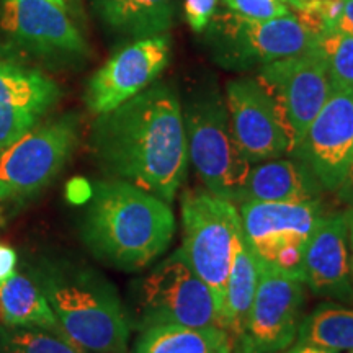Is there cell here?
Returning <instances> with one entry per match:
<instances>
[{"label": "cell", "mask_w": 353, "mask_h": 353, "mask_svg": "<svg viewBox=\"0 0 353 353\" xmlns=\"http://www.w3.org/2000/svg\"><path fill=\"white\" fill-rule=\"evenodd\" d=\"M182 113L188 161L208 192L234 203L254 164L232 138L226 100L213 83L196 92Z\"/></svg>", "instance_id": "4"}, {"label": "cell", "mask_w": 353, "mask_h": 353, "mask_svg": "<svg viewBox=\"0 0 353 353\" xmlns=\"http://www.w3.org/2000/svg\"><path fill=\"white\" fill-rule=\"evenodd\" d=\"M94 156L112 179L175 200L188 169L182 103L169 83H152L112 112L92 131Z\"/></svg>", "instance_id": "1"}, {"label": "cell", "mask_w": 353, "mask_h": 353, "mask_svg": "<svg viewBox=\"0 0 353 353\" xmlns=\"http://www.w3.org/2000/svg\"><path fill=\"white\" fill-rule=\"evenodd\" d=\"M0 317L6 325L46 329L63 335L41 288L19 273L0 283Z\"/></svg>", "instance_id": "21"}, {"label": "cell", "mask_w": 353, "mask_h": 353, "mask_svg": "<svg viewBox=\"0 0 353 353\" xmlns=\"http://www.w3.org/2000/svg\"><path fill=\"white\" fill-rule=\"evenodd\" d=\"M286 353H335V352L325 350V348L317 347V345H311V343H303V342H298L296 345L291 347L290 350L286 352Z\"/></svg>", "instance_id": "31"}, {"label": "cell", "mask_w": 353, "mask_h": 353, "mask_svg": "<svg viewBox=\"0 0 353 353\" xmlns=\"http://www.w3.org/2000/svg\"><path fill=\"white\" fill-rule=\"evenodd\" d=\"M0 353H82L61 334L37 327L0 325Z\"/></svg>", "instance_id": "24"}, {"label": "cell", "mask_w": 353, "mask_h": 353, "mask_svg": "<svg viewBox=\"0 0 353 353\" xmlns=\"http://www.w3.org/2000/svg\"><path fill=\"white\" fill-rule=\"evenodd\" d=\"M298 342L311 343L330 352L353 350V309L322 304L303 317Z\"/></svg>", "instance_id": "23"}, {"label": "cell", "mask_w": 353, "mask_h": 353, "mask_svg": "<svg viewBox=\"0 0 353 353\" xmlns=\"http://www.w3.org/2000/svg\"><path fill=\"white\" fill-rule=\"evenodd\" d=\"M38 286L59 322L61 332L82 353H123L130 322L113 286L97 273L48 265Z\"/></svg>", "instance_id": "3"}, {"label": "cell", "mask_w": 353, "mask_h": 353, "mask_svg": "<svg viewBox=\"0 0 353 353\" xmlns=\"http://www.w3.org/2000/svg\"><path fill=\"white\" fill-rule=\"evenodd\" d=\"M229 10L245 19L272 20L291 13L283 0H223Z\"/></svg>", "instance_id": "26"}, {"label": "cell", "mask_w": 353, "mask_h": 353, "mask_svg": "<svg viewBox=\"0 0 353 353\" xmlns=\"http://www.w3.org/2000/svg\"><path fill=\"white\" fill-rule=\"evenodd\" d=\"M291 156L314 176L321 190H337L353 164V92L332 88Z\"/></svg>", "instance_id": "12"}, {"label": "cell", "mask_w": 353, "mask_h": 353, "mask_svg": "<svg viewBox=\"0 0 353 353\" xmlns=\"http://www.w3.org/2000/svg\"><path fill=\"white\" fill-rule=\"evenodd\" d=\"M255 79L275 103L288 134L290 154H293L332 92L319 44L262 65Z\"/></svg>", "instance_id": "10"}, {"label": "cell", "mask_w": 353, "mask_h": 353, "mask_svg": "<svg viewBox=\"0 0 353 353\" xmlns=\"http://www.w3.org/2000/svg\"><path fill=\"white\" fill-rule=\"evenodd\" d=\"M103 20L136 38L162 34L172 26L175 0H95Z\"/></svg>", "instance_id": "22"}, {"label": "cell", "mask_w": 353, "mask_h": 353, "mask_svg": "<svg viewBox=\"0 0 353 353\" xmlns=\"http://www.w3.org/2000/svg\"><path fill=\"white\" fill-rule=\"evenodd\" d=\"M232 335L221 327L157 324L141 334L136 353H232Z\"/></svg>", "instance_id": "20"}, {"label": "cell", "mask_w": 353, "mask_h": 353, "mask_svg": "<svg viewBox=\"0 0 353 353\" xmlns=\"http://www.w3.org/2000/svg\"><path fill=\"white\" fill-rule=\"evenodd\" d=\"M303 283L321 298L350 301L353 281L345 214H322L303 254Z\"/></svg>", "instance_id": "17"}, {"label": "cell", "mask_w": 353, "mask_h": 353, "mask_svg": "<svg viewBox=\"0 0 353 353\" xmlns=\"http://www.w3.org/2000/svg\"><path fill=\"white\" fill-rule=\"evenodd\" d=\"M242 236L259 262L303 281V254L322 213L319 200L242 203Z\"/></svg>", "instance_id": "9"}, {"label": "cell", "mask_w": 353, "mask_h": 353, "mask_svg": "<svg viewBox=\"0 0 353 353\" xmlns=\"http://www.w3.org/2000/svg\"><path fill=\"white\" fill-rule=\"evenodd\" d=\"M0 26L15 41L41 54L87 52L64 0H3Z\"/></svg>", "instance_id": "15"}, {"label": "cell", "mask_w": 353, "mask_h": 353, "mask_svg": "<svg viewBox=\"0 0 353 353\" xmlns=\"http://www.w3.org/2000/svg\"><path fill=\"white\" fill-rule=\"evenodd\" d=\"M319 193L301 162L278 157L252 165L234 203H304L319 200Z\"/></svg>", "instance_id": "18"}, {"label": "cell", "mask_w": 353, "mask_h": 353, "mask_svg": "<svg viewBox=\"0 0 353 353\" xmlns=\"http://www.w3.org/2000/svg\"><path fill=\"white\" fill-rule=\"evenodd\" d=\"M218 0H185V19L195 33H203L213 19Z\"/></svg>", "instance_id": "27"}, {"label": "cell", "mask_w": 353, "mask_h": 353, "mask_svg": "<svg viewBox=\"0 0 353 353\" xmlns=\"http://www.w3.org/2000/svg\"><path fill=\"white\" fill-rule=\"evenodd\" d=\"M232 138L250 164L290 154V139L278 110L257 79H234L226 85Z\"/></svg>", "instance_id": "14"}, {"label": "cell", "mask_w": 353, "mask_h": 353, "mask_svg": "<svg viewBox=\"0 0 353 353\" xmlns=\"http://www.w3.org/2000/svg\"><path fill=\"white\" fill-rule=\"evenodd\" d=\"M170 61L165 34L138 38L117 51L90 77L85 103L95 117L118 108L152 85Z\"/></svg>", "instance_id": "13"}, {"label": "cell", "mask_w": 353, "mask_h": 353, "mask_svg": "<svg viewBox=\"0 0 353 353\" xmlns=\"http://www.w3.org/2000/svg\"><path fill=\"white\" fill-rule=\"evenodd\" d=\"M283 2L291 8V10H296V8L306 6V3L312 2V0H283Z\"/></svg>", "instance_id": "33"}, {"label": "cell", "mask_w": 353, "mask_h": 353, "mask_svg": "<svg viewBox=\"0 0 353 353\" xmlns=\"http://www.w3.org/2000/svg\"><path fill=\"white\" fill-rule=\"evenodd\" d=\"M304 301L301 280L260 263L257 291L236 352L278 353L291 347L301 325Z\"/></svg>", "instance_id": "11"}, {"label": "cell", "mask_w": 353, "mask_h": 353, "mask_svg": "<svg viewBox=\"0 0 353 353\" xmlns=\"http://www.w3.org/2000/svg\"><path fill=\"white\" fill-rule=\"evenodd\" d=\"M79 139L74 114L41 123L0 152V201H17L41 192L63 170Z\"/></svg>", "instance_id": "8"}, {"label": "cell", "mask_w": 353, "mask_h": 353, "mask_svg": "<svg viewBox=\"0 0 353 353\" xmlns=\"http://www.w3.org/2000/svg\"><path fill=\"white\" fill-rule=\"evenodd\" d=\"M334 193L337 195L339 200L345 203L348 208H353V164L348 167L347 174L343 175L342 182L339 183Z\"/></svg>", "instance_id": "29"}, {"label": "cell", "mask_w": 353, "mask_h": 353, "mask_svg": "<svg viewBox=\"0 0 353 353\" xmlns=\"http://www.w3.org/2000/svg\"><path fill=\"white\" fill-rule=\"evenodd\" d=\"M208 25V39L214 59L224 68L249 69L296 56L314 46L309 33L293 12L272 20H254L231 10L214 12Z\"/></svg>", "instance_id": "6"}, {"label": "cell", "mask_w": 353, "mask_h": 353, "mask_svg": "<svg viewBox=\"0 0 353 353\" xmlns=\"http://www.w3.org/2000/svg\"><path fill=\"white\" fill-rule=\"evenodd\" d=\"M17 270V252L12 247L0 244V283L6 281L12 275H15Z\"/></svg>", "instance_id": "28"}, {"label": "cell", "mask_w": 353, "mask_h": 353, "mask_svg": "<svg viewBox=\"0 0 353 353\" xmlns=\"http://www.w3.org/2000/svg\"><path fill=\"white\" fill-rule=\"evenodd\" d=\"M64 2H65V0H64Z\"/></svg>", "instance_id": "36"}, {"label": "cell", "mask_w": 353, "mask_h": 353, "mask_svg": "<svg viewBox=\"0 0 353 353\" xmlns=\"http://www.w3.org/2000/svg\"><path fill=\"white\" fill-rule=\"evenodd\" d=\"M138 307L144 329L157 324L224 329L213 293L190 267L182 249L139 281Z\"/></svg>", "instance_id": "7"}, {"label": "cell", "mask_w": 353, "mask_h": 353, "mask_svg": "<svg viewBox=\"0 0 353 353\" xmlns=\"http://www.w3.org/2000/svg\"><path fill=\"white\" fill-rule=\"evenodd\" d=\"M337 30L353 37V0H345V8H343L341 20H339Z\"/></svg>", "instance_id": "30"}, {"label": "cell", "mask_w": 353, "mask_h": 353, "mask_svg": "<svg viewBox=\"0 0 353 353\" xmlns=\"http://www.w3.org/2000/svg\"><path fill=\"white\" fill-rule=\"evenodd\" d=\"M182 252L193 272L208 285L223 317L224 293L234 249L241 236L236 203L208 190H188L182 196Z\"/></svg>", "instance_id": "5"}, {"label": "cell", "mask_w": 353, "mask_h": 353, "mask_svg": "<svg viewBox=\"0 0 353 353\" xmlns=\"http://www.w3.org/2000/svg\"><path fill=\"white\" fill-rule=\"evenodd\" d=\"M59 97L46 74L0 59V152L37 126Z\"/></svg>", "instance_id": "16"}, {"label": "cell", "mask_w": 353, "mask_h": 353, "mask_svg": "<svg viewBox=\"0 0 353 353\" xmlns=\"http://www.w3.org/2000/svg\"><path fill=\"white\" fill-rule=\"evenodd\" d=\"M347 228H348V245H350V268H352V281H353V208H348L345 213Z\"/></svg>", "instance_id": "32"}, {"label": "cell", "mask_w": 353, "mask_h": 353, "mask_svg": "<svg viewBox=\"0 0 353 353\" xmlns=\"http://www.w3.org/2000/svg\"><path fill=\"white\" fill-rule=\"evenodd\" d=\"M82 241L97 259L123 272H139L169 249L175 234L170 203L128 183L100 180L82 218Z\"/></svg>", "instance_id": "2"}, {"label": "cell", "mask_w": 353, "mask_h": 353, "mask_svg": "<svg viewBox=\"0 0 353 353\" xmlns=\"http://www.w3.org/2000/svg\"><path fill=\"white\" fill-rule=\"evenodd\" d=\"M350 353H353V350H352V352H350Z\"/></svg>", "instance_id": "35"}, {"label": "cell", "mask_w": 353, "mask_h": 353, "mask_svg": "<svg viewBox=\"0 0 353 353\" xmlns=\"http://www.w3.org/2000/svg\"><path fill=\"white\" fill-rule=\"evenodd\" d=\"M259 272L260 263L257 255L241 231L239 241L234 249L223 304L224 329L232 335L234 341H237L244 334L247 317H249L255 291H257Z\"/></svg>", "instance_id": "19"}, {"label": "cell", "mask_w": 353, "mask_h": 353, "mask_svg": "<svg viewBox=\"0 0 353 353\" xmlns=\"http://www.w3.org/2000/svg\"><path fill=\"white\" fill-rule=\"evenodd\" d=\"M325 57L332 88L353 92V37L332 30L317 38Z\"/></svg>", "instance_id": "25"}, {"label": "cell", "mask_w": 353, "mask_h": 353, "mask_svg": "<svg viewBox=\"0 0 353 353\" xmlns=\"http://www.w3.org/2000/svg\"><path fill=\"white\" fill-rule=\"evenodd\" d=\"M236 353H241V352H236Z\"/></svg>", "instance_id": "34"}]
</instances>
